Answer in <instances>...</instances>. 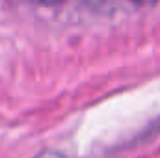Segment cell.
Listing matches in <instances>:
<instances>
[{
  "label": "cell",
  "mask_w": 160,
  "mask_h": 158,
  "mask_svg": "<svg viewBox=\"0 0 160 158\" xmlns=\"http://www.w3.org/2000/svg\"><path fill=\"white\" fill-rule=\"evenodd\" d=\"M132 2H136V4H143V6H149V4H155L157 0H132Z\"/></svg>",
  "instance_id": "7a4b0ae2"
},
{
  "label": "cell",
  "mask_w": 160,
  "mask_h": 158,
  "mask_svg": "<svg viewBox=\"0 0 160 158\" xmlns=\"http://www.w3.org/2000/svg\"><path fill=\"white\" fill-rule=\"evenodd\" d=\"M34 158H67V156H63L60 153H54V151H45V153H39L38 156H34Z\"/></svg>",
  "instance_id": "6da1fadb"
},
{
  "label": "cell",
  "mask_w": 160,
  "mask_h": 158,
  "mask_svg": "<svg viewBox=\"0 0 160 158\" xmlns=\"http://www.w3.org/2000/svg\"><path fill=\"white\" fill-rule=\"evenodd\" d=\"M43 4H50V6H54V4H60V2H63V0H41Z\"/></svg>",
  "instance_id": "3957f363"
}]
</instances>
